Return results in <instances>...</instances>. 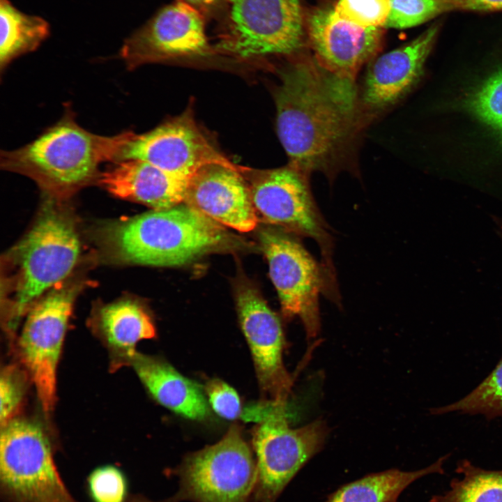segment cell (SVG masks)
<instances>
[{"mask_svg": "<svg viewBox=\"0 0 502 502\" xmlns=\"http://www.w3.org/2000/svg\"><path fill=\"white\" fill-rule=\"evenodd\" d=\"M275 100L289 165L307 176L334 174L361 123L355 78L329 70L315 57L298 58L281 73Z\"/></svg>", "mask_w": 502, "mask_h": 502, "instance_id": "cell-1", "label": "cell"}, {"mask_svg": "<svg viewBox=\"0 0 502 502\" xmlns=\"http://www.w3.org/2000/svg\"><path fill=\"white\" fill-rule=\"evenodd\" d=\"M134 135L128 130L113 136L92 133L76 122L68 106L61 119L36 139L2 151L1 167L32 178L47 197H63L98 180L100 164L119 161Z\"/></svg>", "mask_w": 502, "mask_h": 502, "instance_id": "cell-2", "label": "cell"}, {"mask_svg": "<svg viewBox=\"0 0 502 502\" xmlns=\"http://www.w3.org/2000/svg\"><path fill=\"white\" fill-rule=\"evenodd\" d=\"M99 236L116 261L159 267L185 264L228 240L221 225L185 203L107 223Z\"/></svg>", "mask_w": 502, "mask_h": 502, "instance_id": "cell-3", "label": "cell"}, {"mask_svg": "<svg viewBox=\"0 0 502 502\" xmlns=\"http://www.w3.org/2000/svg\"><path fill=\"white\" fill-rule=\"evenodd\" d=\"M55 199L48 197L37 221L17 247V287L5 320L10 333L45 291L68 275L78 259V235Z\"/></svg>", "mask_w": 502, "mask_h": 502, "instance_id": "cell-4", "label": "cell"}, {"mask_svg": "<svg viewBox=\"0 0 502 502\" xmlns=\"http://www.w3.org/2000/svg\"><path fill=\"white\" fill-rule=\"evenodd\" d=\"M0 495L2 502H79L61 477L50 436L32 419L1 426Z\"/></svg>", "mask_w": 502, "mask_h": 502, "instance_id": "cell-5", "label": "cell"}, {"mask_svg": "<svg viewBox=\"0 0 502 502\" xmlns=\"http://www.w3.org/2000/svg\"><path fill=\"white\" fill-rule=\"evenodd\" d=\"M287 401H266L252 431L257 484L252 502H275L298 471L324 448L329 429L321 419L298 428L288 422Z\"/></svg>", "mask_w": 502, "mask_h": 502, "instance_id": "cell-6", "label": "cell"}, {"mask_svg": "<svg viewBox=\"0 0 502 502\" xmlns=\"http://www.w3.org/2000/svg\"><path fill=\"white\" fill-rule=\"evenodd\" d=\"M218 49L248 59L294 56L304 45L299 0H223Z\"/></svg>", "mask_w": 502, "mask_h": 502, "instance_id": "cell-7", "label": "cell"}, {"mask_svg": "<svg viewBox=\"0 0 502 502\" xmlns=\"http://www.w3.org/2000/svg\"><path fill=\"white\" fill-rule=\"evenodd\" d=\"M178 488L167 502H252L256 461L240 427L216 443L187 455L174 472Z\"/></svg>", "mask_w": 502, "mask_h": 502, "instance_id": "cell-8", "label": "cell"}, {"mask_svg": "<svg viewBox=\"0 0 502 502\" xmlns=\"http://www.w3.org/2000/svg\"><path fill=\"white\" fill-rule=\"evenodd\" d=\"M307 176L289 165L259 173L249 185L252 199L257 215L265 221L317 243L328 291L335 296L339 289L333 260L334 240L313 197Z\"/></svg>", "mask_w": 502, "mask_h": 502, "instance_id": "cell-9", "label": "cell"}, {"mask_svg": "<svg viewBox=\"0 0 502 502\" xmlns=\"http://www.w3.org/2000/svg\"><path fill=\"white\" fill-rule=\"evenodd\" d=\"M78 284L54 289L31 307L16 350L20 365L33 383L43 411L56 403V369Z\"/></svg>", "mask_w": 502, "mask_h": 502, "instance_id": "cell-10", "label": "cell"}, {"mask_svg": "<svg viewBox=\"0 0 502 502\" xmlns=\"http://www.w3.org/2000/svg\"><path fill=\"white\" fill-rule=\"evenodd\" d=\"M259 238L282 315L300 318L307 337H315L321 326L319 296L327 291L321 264L284 229H264Z\"/></svg>", "mask_w": 502, "mask_h": 502, "instance_id": "cell-11", "label": "cell"}, {"mask_svg": "<svg viewBox=\"0 0 502 502\" xmlns=\"http://www.w3.org/2000/svg\"><path fill=\"white\" fill-rule=\"evenodd\" d=\"M209 51L205 16L182 0L160 9L125 40L119 56L128 69L162 59Z\"/></svg>", "mask_w": 502, "mask_h": 502, "instance_id": "cell-12", "label": "cell"}, {"mask_svg": "<svg viewBox=\"0 0 502 502\" xmlns=\"http://www.w3.org/2000/svg\"><path fill=\"white\" fill-rule=\"evenodd\" d=\"M236 301L261 390L266 400L287 401L292 379L283 363L284 339L279 317L250 284L239 286Z\"/></svg>", "mask_w": 502, "mask_h": 502, "instance_id": "cell-13", "label": "cell"}, {"mask_svg": "<svg viewBox=\"0 0 502 502\" xmlns=\"http://www.w3.org/2000/svg\"><path fill=\"white\" fill-rule=\"evenodd\" d=\"M123 160H143L188 180L208 164H231L185 114L144 134L135 133L119 161Z\"/></svg>", "mask_w": 502, "mask_h": 502, "instance_id": "cell-14", "label": "cell"}, {"mask_svg": "<svg viewBox=\"0 0 502 502\" xmlns=\"http://www.w3.org/2000/svg\"><path fill=\"white\" fill-rule=\"evenodd\" d=\"M305 24L314 57L329 70L353 78L381 49L385 33L384 27L347 21L330 6L312 8Z\"/></svg>", "mask_w": 502, "mask_h": 502, "instance_id": "cell-15", "label": "cell"}, {"mask_svg": "<svg viewBox=\"0 0 502 502\" xmlns=\"http://www.w3.org/2000/svg\"><path fill=\"white\" fill-rule=\"evenodd\" d=\"M183 203L239 231H250L258 222L250 186L231 164L200 168L189 180Z\"/></svg>", "mask_w": 502, "mask_h": 502, "instance_id": "cell-16", "label": "cell"}, {"mask_svg": "<svg viewBox=\"0 0 502 502\" xmlns=\"http://www.w3.org/2000/svg\"><path fill=\"white\" fill-rule=\"evenodd\" d=\"M439 29V24H434L414 40L373 61L364 82L362 106L376 112L404 96L421 75Z\"/></svg>", "mask_w": 502, "mask_h": 502, "instance_id": "cell-17", "label": "cell"}, {"mask_svg": "<svg viewBox=\"0 0 502 502\" xmlns=\"http://www.w3.org/2000/svg\"><path fill=\"white\" fill-rule=\"evenodd\" d=\"M100 174L98 183L112 195L153 210L184 202L189 180L140 160H123Z\"/></svg>", "mask_w": 502, "mask_h": 502, "instance_id": "cell-18", "label": "cell"}, {"mask_svg": "<svg viewBox=\"0 0 502 502\" xmlns=\"http://www.w3.org/2000/svg\"><path fill=\"white\" fill-rule=\"evenodd\" d=\"M90 325L109 351L112 369L130 365L137 353V344L155 337L149 314L139 303L128 299L99 307Z\"/></svg>", "mask_w": 502, "mask_h": 502, "instance_id": "cell-19", "label": "cell"}, {"mask_svg": "<svg viewBox=\"0 0 502 502\" xmlns=\"http://www.w3.org/2000/svg\"><path fill=\"white\" fill-rule=\"evenodd\" d=\"M130 365L160 404L189 419L202 420L210 414L201 387L162 359L137 351Z\"/></svg>", "mask_w": 502, "mask_h": 502, "instance_id": "cell-20", "label": "cell"}, {"mask_svg": "<svg viewBox=\"0 0 502 502\" xmlns=\"http://www.w3.org/2000/svg\"><path fill=\"white\" fill-rule=\"evenodd\" d=\"M448 457H441L419 470L390 469L367 474L340 487L325 502H397L400 494L416 480L427 475L443 473Z\"/></svg>", "mask_w": 502, "mask_h": 502, "instance_id": "cell-21", "label": "cell"}, {"mask_svg": "<svg viewBox=\"0 0 502 502\" xmlns=\"http://www.w3.org/2000/svg\"><path fill=\"white\" fill-rule=\"evenodd\" d=\"M1 73L21 55L34 51L50 34L43 18L24 13L8 0H0Z\"/></svg>", "mask_w": 502, "mask_h": 502, "instance_id": "cell-22", "label": "cell"}, {"mask_svg": "<svg viewBox=\"0 0 502 502\" xmlns=\"http://www.w3.org/2000/svg\"><path fill=\"white\" fill-rule=\"evenodd\" d=\"M456 472L462 478L452 479L449 489L430 502H502V470L483 469L463 459Z\"/></svg>", "mask_w": 502, "mask_h": 502, "instance_id": "cell-23", "label": "cell"}, {"mask_svg": "<svg viewBox=\"0 0 502 502\" xmlns=\"http://www.w3.org/2000/svg\"><path fill=\"white\" fill-rule=\"evenodd\" d=\"M457 412L482 415L491 420L502 416V356L492 371L472 391L446 406L430 409L432 415Z\"/></svg>", "mask_w": 502, "mask_h": 502, "instance_id": "cell-24", "label": "cell"}, {"mask_svg": "<svg viewBox=\"0 0 502 502\" xmlns=\"http://www.w3.org/2000/svg\"><path fill=\"white\" fill-rule=\"evenodd\" d=\"M390 3L384 28H410L450 11L447 0H390Z\"/></svg>", "mask_w": 502, "mask_h": 502, "instance_id": "cell-25", "label": "cell"}, {"mask_svg": "<svg viewBox=\"0 0 502 502\" xmlns=\"http://www.w3.org/2000/svg\"><path fill=\"white\" fill-rule=\"evenodd\" d=\"M86 487L93 502H126L128 483L121 469L111 464L95 468L86 478Z\"/></svg>", "mask_w": 502, "mask_h": 502, "instance_id": "cell-26", "label": "cell"}, {"mask_svg": "<svg viewBox=\"0 0 502 502\" xmlns=\"http://www.w3.org/2000/svg\"><path fill=\"white\" fill-rule=\"evenodd\" d=\"M469 107L502 135V69L487 80L469 99Z\"/></svg>", "mask_w": 502, "mask_h": 502, "instance_id": "cell-27", "label": "cell"}, {"mask_svg": "<svg viewBox=\"0 0 502 502\" xmlns=\"http://www.w3.org/2000/svg\"><path fill=\"white\" fill-rule=\"evenodd\" d=\"M30 378L20 365H8L1 370L0 377L1 426L17 416Z\"/></svg>", "mask_w": 502, "mask_h": 502, "instance_id": "cell-28", "label": "cell"}, {"mask_svg": "<svg viewBox=\"0 0 502 502\" xmlns=\"http://www.w3.org/2000/svg\"><path fill=\"white\" fill-rule=\"evenodd\" d=\"M333 8L341 18L362 27H383L390 0H337Z\"/></svg>", "mask_w": 502, "mask_h": 502, "instance_id": "cell-29", "label": "cell"}, {"mask_svg": "<svg viewBox=\"0 0 502 502\" xmlns=\"http://www.w3.org/2000/svg\"><path fill=\"white\" fill-rule=\"evenodd\" d=\"M206 391L213 410L221 417L233 420L241 415V401L236 390L220 379L207 382Z\"/></svg>", "mask_w": 502, "mask_h": 502, "instance_id": "cell-30", "label": "cell"}, {"mask_svg": "<svg viewBox=\"0 0 502 502\" xmlns=\"http://www.w3.org/2000/svg\"><path fill=\"white\" fill-rule=\"evenodd\" d=\"M450 10L494 11L502 10V0H447Z\"/></svg>", "mask_w": 502, "mask_h": 502, "instance_id": "cell-31", "label": "cell"}, {"mask_svg": "<svg viewBox=\"0 0 502 502\" xmlns=\"http://www.w3.org/2000/svg\"><path fill=\"white\" fill-rule=\"evenodd\" d=\"M196 8L204 16L221 6L223 0H182Z\"/></svg>", "mask_w": 502, "mask_h": 502, "instance_id": "cell-32", "label": "cell"}, {"mask_svg": "<svg viewBox=\"0 0 502 502\" xmlns=\"http://www.w3.org/2000/svg\"><path fill=\"white\" fill-rule=\"evenodd\" d=\"M126 502H154L141 495L129 496Z\"/></svg>", "mask_w": 502, "mask_h": 502, "instance_id": "cell-33", "label": "cell"}, {"mask_svg": "<svg viewBox=\"0 0 502 502\" xmlns=\"http://www.w3.org/2000/svg\"><path fill=\"white\" fill-rule=\"evenodd\" d=\"M496 222L497 225L498 231L500 236L502 238V218H496Z\"/></svg>", "mask_w": 502, "mask_h": 502, "instance_id": "cell-34", "label": "cell"}]
</instances>
